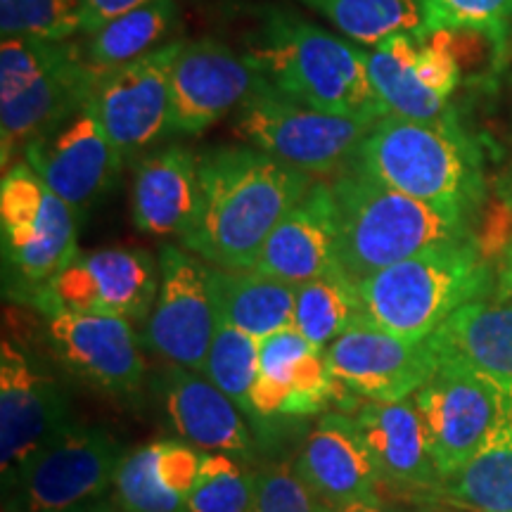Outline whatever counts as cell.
Here are the masks:
<instances>
[{"mask_svg": "<svg viewBox=\"0 0 512 512\" xmlns=\"http://www.w3.org/2000/svg\"><path fill=\"white\" fill-rule=\"evenodd\" d=\"M202 209L183 247L214 268H254L268 235L316 178L249 145L200 157Z\"/></svg>", "mask_w": 512, "mask_h": 512, "instance_id": "6da1fadb", "label": "cell"}, {"mask_svg": "<svg viewBox=\"0 0 512 512\" xmlns=\"http://www.w3.org/2000/svg\"><path fill=\"white\" fill-rule=\"evenodd\" d=\"M242 55L287 98L366 124L387 117L370 81L366 50L292 10L256 8Z\"/></svg>", "mask_w": 512, "mask_h": 512, "instance_id": "7a4b0ae2", "label": "cell"}, {"mask_svg": "<svg viewBox=\"0 0 512 512\" xmlns=\"http://www.w3.org/2000/svg\"><path fill=\"white\" fill-rule=\"evenodd\" d=\"M330 185L339 216V261L356 283L418 254L475 240L472 211L415 200L356 169Z\"/></svg>", "mask_w": 512, "mask_h": 512, "instance_id": "3957f363", "label": "cell"}, {"mask_svg": "<svg viewBox=\"0 0 512 512\" xmlns=\"http://www.w3.org/2000/svg\"><path fill=\"white\" fill-rule=\"evenodd\" d=\"M354 169L415 200L472 214L486 192L482 152L453 114L437 121H375L358 147Z\"/></svg>", "mask_w": 512, "mask_h": 512, "instance_id": "277c9868", "label": "cell"}, {"mask_svg": "<svg viewBox=\"0 0 512 512\" xmlns=\"http://www.w3.org/2000/svg\"><path fill=\"white\" fill-rule=\"evenodd\" d=\"M494 268L477 240L418 254L358 280L363 316L384 332L425 342L465 304L489 297Z\"/></svg>", "mask_w": 512, "mask_h": 512, "instance_id": "5b68a950", "label": "cell"}, {"mask_svg": "<svg viewBox=\"0 0 512 512\" xmlns=\"http://www.w3.org/2000/svg\"><path fill=\"white\" fill-rule=\"evenodd\" d=\"M98 74L74 41L3 38L0 43V140L3 169L31 140L55 128L91 98Z\"/></svg>", "mask_w": 512, "mask_h": 512, "instance_id": "8992f818", "label": "cell"}, {"mask_svg": "<svg viewBox=\"0 0 512 512\" xmlns=\"http://www.w3.org/2000/svg\"><path fill=\"white\" fill-rule=\"evenodd\" d=\"M0 238L5 294L31 304L79 254V214L22 159L0 183Z\"/></svg>", "mask_w": 512, "mask_h": 512, "instance_id": "52a82bcc", "label": "cell"}, {"mask_svg": "<svg viewBox=\"0 0 512 512\" xmlns=\"http://www.w3.org/2000/svg\"><path fill=\"white\" fill-rule=\"evenodd\" d=\"M370 126L316 110L273 86L252 95L233 112V133L242 143L313 178L332 181L354 169L358 147Z\"/></svg>", "mask_w": 512, "mask_h": 512, "instance_id": "ba28073f", "label": "cell"}, {"mask_svg": "<svg viewBox=\"0 0 512 512\" xmlns=\"http://www.w3.org/2000/svg\"><path fill=\"white\" fill-rule=\"evenodd\" d=\"M124 446L110 430L69 422L3 484L5 512H76L114 486Z\"/></svg>", "mask_w": 512, "mask_h": 512, "instance_id": "9c48e42d", "label": "cell"}, {"mask_svg": "<svg viewBox=\"0 0 512 512\" xmlns=\"http://www.w3.org/2000/svg\"><path fill=\"white\" fill-rule=\"evenodd\" d=\"M325 361L335 380V401L356 411L366 401L411 399L439 368L427 339L408 342L366 316L325 349Z\"/></svg>", "mask_w": 512, "mask_h": 512, "instance_id": "30bf717a", "label": "cell"}, {"mask_svg": "<svg viewBox=\"0 0 512 512\" xmlns=\"http://www.w3.org/2000/svg\"><path fill=\"white\" fill-rule=\"evenodd\" d=\"M159 292L145 320L143 342L171 366L202 373L219 316L207 261L176 245L159 249Z\"/></svg>", "mask_w": 512, "mask_h": 512, "instance_id": "8fae6325", "label": "cell"}, {"mask_svg": "<svg viewBox=\"0 0 512 512\" xmlns=\"http://www.w3.org/2000/svg\"><path fill=\"white\" fill-rule=\"evenodd\" d=\"M22 159L79 216L114 188L126 164L102 126L93 95L55 128L31 140Z\"/></svg>", "mask_w": 512, "mask_h": 512, "instance_id": "7c38bea8", "label": "cell"}, {"mask_svg": "<svg viewBox=\"0 0 512 512\" xmlns=\"http://www.w3.org/2000/svg\"><path fill=\"white\" fill-rule=\"evenodd\" d=\"M181 41L98 76L93 100L124 162L145 157L171 136V69Z\"/></svg>", "mask_w": 512, "mask_h": 512, "instance_id": "4fadbf2b", "label": "cell"}, {"mask_svg": "<svg viewBox=\"0 0 512 512\" xmlns=\"http://www.w3.org/2000/svg\"><path fill=\"white\" fill-rule=\"evenodd\" d=\"M413 401L434 467L446 482L489 437L501 411L503 389L470 370L439 366L413 394Z\"/></svg>", "mask_w": 512, "mask_h": 512, "instance_id": "5bb4252c", "label": "cell"}, {"mask_svg": "<svg viewBox=\"0 0 512 512\" xmlns=\"http://www.w3.org/2000/svg\"><path fill=\"white\" fill-rule=\"evenodd\" d=\"M266 86L259 69L223 41H183L171 69V136H200Z\"/></svg>", "mask_w": 512, "mask_h": 512, "instance_id": "9a60e30c", "label": "cell"}, {"mask_svg": "<svg viewBox=\"0 0 512 512\" xmlns=\"http://www.w3.org/2000/svg\"><path fill=\"white\" fill-rule=\"evenodd\" d=\"M31 306L46 320L55 356L83 382L107 394H131L140 387L145 363L131 320L64 309L46 297H36Z\"/></svg>", "mask_w": 512, "mask_h": 512, "instance_id": "2e32d148", "label": "cell"}, {"mask_svg": "<svg viewBox=\"0 0 512 512\" xmlns=\"http://www.w3.org/2000/svg\"><path fill=\"white\" fill-rule=\"evenodd\" d=\"M159 292V261L143 249L79 252L38 297L81 313L147 320Z\"/></svg>", "mask_w": 512, "mask_h": 512, "instance_id": "e0dca14e", "label": "cell"}, {"mask_svg": "<svg viewBox=\"0 0 512 512\" xmlns=\"http://www.w3.org/2000/svg\"><path fill=\"white\" fill-rule=\"evenodd\" d=\"M69 401L27 351L5 339L0 347V467L3 484L50 437L67 427Z\"/></svg>", "mask_w": 512, "mask_h": 512, "instance_id": "ac0fdd59", "label": "cell"}, {"mask_svg": "<svg viewBox=\"0 0 512 512\" xmlns=\"http://www.w3.org/2000/svg\"><path fill=\"white\" fill-rule=\"evenodd\" d=\"M335 401V380L325 349L313 347L297 328L259 342V375L252 387L254 418H311Z\"/></svg>", "mask_w": 512, "mask_h": 512, "instance_id": "d6986e66", "label": "cell"}, {"mask_svg": "<svg viewBox=\"0 0 512 512\" xmlns=\"http://www.w3.org/2000/svg\"><path fill=\"white\" fill-rule=\"evenodd\" d=\"M254 271L302 285L342 271L339 216L328 181H316L268 235Z\"/></svg>", "mask_w": 512, "mask_h": 512, "instance_id": "ffe728a7", "label": "cell"}, {"mask_svg": "<svg viewBox=\"0 0 512 512\" xmlns=\"http://www.w3.org/2000/svg\"><path fill=\"white\" fill-rule=\"evenodd\" d=\"M200 209V157L190 147H157L138 159L131 211L140 233L183 242L195 228Z\"/></svg>", "mask_w": 512, "mask_h": 512, "instance_id": "44dd1931", "label": "cell"}, {"mask_svg": "<svg viewBox=\"0 0 512 512\" xmlns=\"http://www.w3.org/2000/svg\"><path fill=\"white\" fill-rule=\"evenodd\" d=\"M294 470L330 508L380 501L375 463L351 415L330 413L320 418L294 460Z\"/></svg>", "mask_w": 512, "mask_h": 512, "instance_id": "7402d4cb", "label": "cell"}, {"mask_svg": "<svg viewBox=\"0 0 512 512\" xmlns=\"http://www.w3.org/2000/svg\"><path fill=\"white\" fill-rule=\"evenodd\" d=\"M354 420L380 484L441 494L444 479L434 467L413 396L401 401H366Z\"/></svg>", "mask_w": 512, "mask_h": 512, "instance_id": "603a6c76", "label": "cell"}, {"mask_svg": "<svg viewBox=\"0 0 512 512\" xmlns=\"http://www.w3.org/2000/svg\"><path fill=\"white\" fill-rule=\"evenodd\" d=\"M439 366L470 370L512 392V299L465 304L427 339Z\"/></svg>", "mask_w": 512, "mask_h": 512, "instance_id": "cb8c5ba5", "label": "cell"}, {"mask_svg": "<svg viewBox=\"0 0 512 512\" xmlns=\"http://www.w3.org/2000/svg\"><path fill=\"white\" fill-rule=\"evenodd\" d=\"M162 392L166 415L188 444L226 456L252 453L254 441L242 408L202 373L171 366L162 375Z\"/></svg>", "mask_w": 512, "mask_h": 512, "instance_id": "d4e9b609", "label": "cell"}, {"mask_svg": "<svg viewBox=\"0 0 512 512\" xmlns=\"http://www.w3.org/2000/svg\"><path fill=\"white\" fill-rule=\"evenodd\" d=\"M209 290L216 316L223 323L247 332L256 342L280 330L294 328L297 285L271 278L254 268H242V271L211 268Z\"/></svg>", "mask_w": 512, "mask_h": 512, "instance_id": "484cf974", "label": "cell"}, {"mask_svg": "<svg viewBox=\"0 0 512 512\" xmlns=\"http://www.w3.org/2000/svg\"><path fill=\"white\" fill-rule=\"evenodd\" d=\"M178 27H181L178 0H152L143 8L102 24L93 34H86L81 46L83 60L95 74L102 76L169 43L181 41L176 38Z\"/></svg>", "mask_w": 512, "mask_h": 512, "instance_id": "4316f807", "label": "cell"}, {"mask_svg": "<svg viewBox=\"0 0 512 512\" xmlns=\"http://www.w3.org/2000/svg\"><path fill=\"white\" fill-rule=\"evenodd\" d=\"M441 494L470 512H512V392L479 451L448 477Z\"/></svg>", "mask_w": 512, "mask_h": 512, "instance_id": "83f0119b", "label": "cell"}, {"mask_svg": "<svg viewBox=\"0 0 512 512\" xmlns=\"http://www.w3.org/2000/svg\"><path fill=\"white\" fill-rule=\"evenodd\" d=\"M422 38L396 36L382 46L366 50V64L377 98L387 117L437 121L451 117L448 100L422 86L413 72V57Z\"/></svg>", "mask_w": 512, "mask_h": 512, "instance_id": "f1b7e54d", "label": "cell"}, {"mask_svg": "<svg viewBox=\"0 0 512 512\" xmlns=\"http://www.w3.org/2000/svg\"><path fill=\"white\" fill-rule=\"evenodd\" d=\"M325 17L339 34L363 48H377L396 36L427 38L420 0H297Z\"/></svg>", "mask_w": 512, "mask_h": 512, "instance_id": "f546056e", "label": "cell"}, {"mask_svg": "<svg viewBox=\"0 0 512 512\" xmlns=\"http://www.w3.org/2000/svg\"><path fill=\"white\" fill-rule=\"evenodd\" d=\"M361 318L363 304L358 283L344 268L297 285L294 328L302 332L313 347L328 349Z\"/></svg>", "mask_w": 512, "mask_h": 512, "instance_id": "4dcf8cb0", "label": "cell"}, {"mask_svg": "<svg viewBox=\"0 0 512 512\" xmlns=\"http://www.w3.org/2000/svg\"><path fill=\"white\" fill-rule=\"evenodd\" d=\"M202 375L238 403L242 413L254 415L252 387L259 375V342L219 318Z\"/></svg>", "mask_w": 512, "mask_h": 512, "instance_id": "1f68e13d", "label": "cell"}, {"mask_svg": "<svg viewBox=\"0 0 512 512\" xmlns=\"http://www.w3.org/2000/svg\"><path fill=\"white\" fill-rule=\"evenodd\" d=\"M83 0H0L3 38L72 41L81 36Z\"/></svg>", "mask_w": 512, "mask_h": 512, "instance_id": "d6a6232c", "label": "cell"}, {"mask_svg": "<svg viewBox=\"0 0 512 512\" xmlns=\"http://www.w3.org/2000/svg\"><path fill=\"white\" fill-rule=\"evenodd\" d=\"M256 475L226 453L204 451L202 470L188 496L190 512H249Z\"/></svg>", "mask_w": 512, "mask_h": 512, "instance_id": "836d02e7", "label": "cell"}, {"mask_svg": "<svg viewBox=\"0 0 512 512\" xmlns=\"http://www.w3.org/2000/svg\"><path fill=\"white\" fill-rule=\"evenodd\" d=\"M430 34L475 31L503 50L512 22V0H420Z\"/></svg>", "mask_w": 512, "mask_h": 512, "instance_id": "e575fe53", "label": "cell"}, {"mask_svg": "<svg viewBox=\"0 0 512 512\" xmlns=\"http://www.w3.org/2000/svg\"><path fill=\"white\" fill-rule=\"evenodd\" d=\"M112 501L126 512H190L188 501L159 484L152 444L126 453L114 477Z\"/></svg>", "mask_w": 512, "mask_h": 512, "instance_id": "d590c367", "label": "cell"}, {"mask_svg": "<svg viewBox=\"0 0 512 512\" xmlns=\"http://www.w3.org/2000/svg\"><path fill=\"white\" fill-rule=\"evenodd\" d=\"M249 512H332L313 494L290 463H273L256 475Z\"/></svg>", "mask_w": 512, "mask_h": 512, "instance_id": "8d00e7d4", "label": "cell"}, {"mask_svg": "<svg viewBox=\"0 0 512 512\" xmlns=\"http://www.w3.org/2000/svg\"><path fill=\"white\" fill-rule=\"evenodd\" d=\"M152 453H155V472L159 484L169 494L188 501L192 486L200 477L204 451L188 444V441H155Z\"/></svg>", "mask_w": 512, "mask_h": 512, "instance_id": "74e56055", "label": "cell"}, {"mask_svg": "<svg viewBox=\"0 0 512 512\" xmlns=\"http://www.w3.org/2000/svg\"><path fill=\"white\" fill-rule=\"evenodd\" d=\"M413 72L427 91H432L444 100H451V95L460 81V67L456 55L444 46H437V43H427V38H422L418 43V50H415Z\"/></svg>", "mask_w": 512, "mask_h": 512, "instance_id": "f35d334b", "label": "cell"}, {"mask_svg": "<svg viewBox=\"0 0 512 512\" xmlns=\"http://www.w3.org/2000/svg\"><path fill=\"white\" fill-rule=\"evenodd\" d=\"M152 0H83V19H81V36L93 34L102 24L112 22L126 12L143 8Z\"/></svg>", "mask_w": 512, "mask_h": 512, "instance_id": "ab89813d", "label": "cell"}, {"mask_svg": "<svg viewBox=\"0 0 512 512\" xmlns=\"http://www.w3.org/2000/svg\"><path fill=\"white\" fill-rule=\"evenodd\" d=\"M498 290H501L503 297L512 299V238L503 247L501 264H498Z\"/></svg>", "mask_w": 512, "mask_h": 512, "instance_id": "60d3db41", "label": "cell"}, {"mask_svg": "<svg viewBox=\"0 0 512 512\" xmlns=\"http://www.w3.org/2000/svg\"><path fill=\"white\" fill-rule=\"evenodd\" d=\"M496 190L498 195H501V200L512 209V162L508 164V169H503L501 176H498Z\"/></svg>", "mask_w": 512, "mask_h": 512, "instance_id": "b9f144b4", "label": "cell"}, {"mask_svg": "<svg viewBox=\"0 0 512 512\" xmlns=\"http://www.w3.org/2000/svg\"><path fill=\"white\" fill-rule=\"evenodd\" d=\"M332 512H394L392 508H387V505L380 501H366V503H351V505H344V508H332Z\"/></svg>", "mask_w": 512, "mask_h": 512, "instance_id": "7bdbcfd3", "label": "cell"}, {"mask_svg": "<svg viewBox=\"0 0 512 512\" xmlns=\"http://www.w3.org/2000/svg\"><path fill=\"white\" fill-rule=\"evenodd\" d=\"M76 512H126L124 508H119L117 503L112 501H102V498H98V501H93V503H88L86 508H81V510H76Z\"/></svg>", "mask_w": 512, "mask_h": 512, "instance_id": "ee69618b", "label": "cell"}]
</instances>
